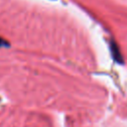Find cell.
I'll return each mask as SVG.
<instances>
[{"label":"cell","instance_id":"6da1fadb","mask_svg":"<svg viewBox=\"0 0 127 127\" xmlns=\"http://www.w3.org/2000/svg\"><path fill=\"white\" fill-rule=\"evenodd\" d=\"M8 47H10L9 42L5 38L0 36V48H8Z\"/></svg>","mask_w":127,"mask_h":127}]
</instances>
